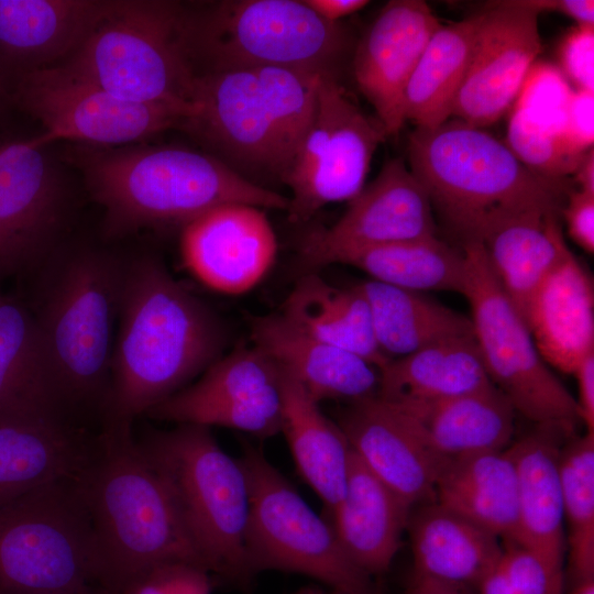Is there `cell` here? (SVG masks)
I'll return each instance as SVG.
<instances>
[{
	"label": "cell",
	"mask_w": 594,
	"mask_h": 594,
	"mask_svg": "<svg viewBox=\"0 0 594 594\" xmlns=\"http://www.w3.org/2000/svg\"><path fill=\"white\" fill-rule=\"evenodd\" d=\"M118 319L101 429L132 426L212 365L224 343L216 316L150 255L124 263Z\"/></svg>",
	"instance_id": "cell-1"
},
{
	"label": "cell",
	"mask_w": 594,
	"mask_h": 594,
	"mask_svg": "<svg viewBox=\"0 0 594 594\" xmlns=\"http://www.w3.org/2000/svg\"><path fill=\"white\" fill-rule=\"evenodd\" d=\"M67 162L105 210V229L186 226L227 204L287 210L289 198L253 183L215 155L177 145L101 147L76 144Z\"/></svg>",
	"instance_id": "cell-2"
},
{
	"label": "cell",
	"mask_w": 594,
	"mask_h": 594,
	"mask_svg": "<svg viewBox=\"0 0 594 594\" xmlns=\"http://www.w3.org/2000/svg\"><path fill=\"white\" fill-rule=\"evenodd\" d=\"M82 484L100 588L120 594L134 575L164 562H188L208 571L167 487L139 449L131 425L101 429Z\"/></svg>",
	"instance_id": "cell-3"
},
{
	"label": "cell",
	"mask_w": 594,
	"mask_h": 594,
	"mask_svg": "<svg viewBox=\"0 0 594 594\" xmlns=\"http://www.w3.org/2000/svg\"><path fill=\"white\" fill-rule=\"evenodd\" d=\"M319 77L276 67L198 73L180 129L243 177L282 182L311 123Z\"/></svg>",
	"instance_id": "cell-4"
},
{
	"label": "cell",
	"mask_w": 594,
	"mask_h": 594,
	"mask_svg": "<svg viewBox=\"0 0 594 594\" xmlns=\"http://www.w3.org/2000/svg\"><path fill=\"white\" fill-rule=\"evenodd\" d=\"M407 150L409 169L432 207L464 241L485 221L501 216L559 215L572 190L571 179L532 172L504 141L457 118L416 128Z\"/></svg>",
	"instance_id": "cell-5"
},
{
	"label": "cell",
	"mask_w": 594,
	"mask_h": 594,
	"mask_svg": "<svg viewBox=\"0 0 594 594\" xmlns=\"http://www.w3.org/2000/svg\"><path fill=\"white\" fill-rule=\"evenodd\" d=\"M57 270L34 315L52 389L73 424L82 428L76 417L92 411L101 427L124 263L101 250L80 249Z\"/></svg>",
	"instance_id": "cell-6"
},
{
	"label": "cell",
	"mask_w": 594,
	"mask_h": 594,
	"mask_svg": "<svg viewBox=\"0 0 594 594\" xmlns=\"http://www.w3.org/2000/svg\"><path fill=\"white\" fill-rule=\"evenodd\" d=\"M186 12L176 1L110 0L81 45L56 66L118 98L174 108L186 120L197 76Z\"/></svg>",
	"instance_id": "cell-7"
},
{
	"label": "cell",
	"mask_w": 594,
	"mask_h": 594,
	"mask_svg": "<svg viewBox=\"0 0 594 594\" xmlns=\"http://www.w3.org/2000/svg\"><path fill=\"white\" fill-rule=\"evenodd\" d=\"M186 43L196 73L276 67L333 75L352 47L350 31L302 0H224L186 12Z\"/></svg>",
	"instance_id": "cell-8"
},
{
	"label": "cell",
	"mask_w": 594,
	"mask_h": 594,
	"mask_svg": "<svg viewBox=\"0 0 594 594\" xmlns=\"http://www.w3.org/2000/svg\"><path fill=\"white\" fill-rule=\"evenodd\" d=\"M136 442L167 487L208 571L235 581L250 579L249 486L240 460L226 453L209 428L199 425L178 424Z\"/></svg>",
	"instance_id": "cell-9"
},
{
	"label": "cell",
	"mask_w": 594,
	"mask_h": 594,
	"mask_svg": "<svg viewBox=\"0 0 594 594\" xmlns=\"http://www.w3.org/2000/svg\"><path fill=\"white\" fill-rule=\"evenodd\" d=\"M82 471L0 506L1 594H69L98 586Z\"/></svg>",
	"instance_id": "cell-10"
},
{
	"label": "cell",
	"mask_w": 594,
	"mask_h": 594,
	"mask_svg": "<svg viewBox=\"0 0 594 594\" xmlns=\"http://www.w3.org/2000/svg\"><path fill=\"white\" fill-rule=\"evenodd\" d=\"M239 460L249 486L245 552L252 574L295 572L340 594H374L370 575L346 556L331 524L312 510L264 454L250 448Z\"/></svg>",
	"instance_id": "cell-11"
},
{
	"label": "cell",
	"mask_w": 594,
	"mask_h": 594,
	"mask_svg": "<svg viewBox=\"0 0 594 594\" xmlns=\"http://www.w3.org/2000/svg\"><path fill=\"white\" fill-rule=\"evenodd\" d=\"M462 295L471 308L474 340L492 384L515 413L539 424L576 426L575 397L540 355L528 324L498 283L482 244L463 242Z\"/></svg>",
	"instance_id": "cell-12"
},
{
	"label": "cell",
	"mask_w": 594,
	"mask_h": 594,
	"mask_svg": "<svg viewBox=\"0 0 594 594\" xmlns=\"http://www.w3.org/2000/svg\"><path fill=\"white\" fill-rule=\"evenodd\" d=\"M386 138L382 123L350 99L339 77L320 75L311 123L282 178L292 191L290 221L306 222L329 204L353 199Z\"/></svg>",
	"instance_id": "cell-13"
},
{
	"label": "cell",
	"mask_w": 594,
	"mask_h": 594,
	"mask_svg": "<svg viewBox=\"0 0 594 594\" xmlns=\"http://www.w3.org/2000/svg\"><path fill=\"white\" fill-rule=\"evenodd\" d=\"M11 106L43 127L47 144L116 147L135 144L173 128L185 116L170 107L145 105L116 97L61 66L26 74L7 87Z\"/></svg>",
	"instance_id": "cell-14"
},
{
	"label": "cell",
	"mask_w": 594,
	"mask_h": 594,
	"mask_svg": "<svg viewBox=\"0 0 594 594\" xmlns=\"http://www.w3.org/2000/svg\"><path fill=\"white\" fill-rule=\"evenodd\" d=\"M431 200L405 162L388 160L329 228L314 229L299 244L310 268L341 262L359 251L436 234Z\"/></svg>",
	"instance_id": "cell-15"
},
{
	"label": "cell",
	"mask_w": 594,
	"mask_h": 594,
	"mask_svg": "<svg viewBox=\"0 0 594 594\" xmlns=\"http://www.w3.org/2000/svg\"><path fill=\"white\" fill-rule=\"evenodd\" d=\"M148 414L177 424L274 436L280 431L283 417L280 367L255 345L240 348Z\"/></svg>",
	"instance_id": "cell-16"
},
{
	"label": "cell",
	"mask_w": 594,
	"mask_h": 594,
	"mask_svg": "<svg viewBox=\"0 0 594 594\" xmlns=\"http://www.w3.org/2000/svg\"><path fill=\"white\" fill-rule=\"evenodd\" d=\"M38 135L0 145V278L40 258L66 216L62 164Z\"/></svg>",
	"instance_id": "cell-17"
},
{
	"label": "cell",
	"mask_w": 594,
	"mask_h": 594,
	"mask_svg": "<svg viewBox=\"0 0 594 594\" xmlns=\"http://www.w3.org/2000/svg\"><path fill=\"white\" fill-rule=\"evenodd\" d=\"M482 13L452 116L479 128L498 121L513 107L541 52L539 13L526 0L493 2Z\"/></svg>",
	"instance_id": "cell-18"
},
{
	"label": "cell",
	"mask_w": 594,
	"mask_h": 594,
	"mask_svg": "<svg viewBox=\"0 0 594 594\" xmlns=\"http://www.w3.org/2000/svg\"><path fill=\"white\" fill-rule=\"evenodd\" d=\"M441 25L427 2L392 0L354 48L352 68L356 86L374 108L387 136L397 134L406 122L407 84Z\"/></svg>",
	"instance_id": "cell-19"
},
{
	"label": "cell",
	"mask_w": 594,
	"mask_h": 594,
	"mask_svg": "<svg viewBox=\"0 0 594 594\" xmlns=\"http://www.w3.org/2000/svg\"><path fill=\"white\" fill-rule=\"evenodd\" d=\"M180 248L185 264L200 282L217 292L239 295L267 274L277 241L261 208L227 204L184 226Z\"/></svg>",
	"instance_id": "cell-20"
},
{
	"label": "cell",
	"mask_w": 594,
	"mask_h": 594,
	"mask_svg": "<svg viewBox=\"0 0 594 594\" xmlns=\"http://www.w3.org/2000/svg\"><path fill=\"white\" fill-rule=\"evenodd\" d=\"M352 451L411 507L435 502L443 461L411 420L377 395L352 402L338 424Z\"/></svg>",
	"instance_id": "cell-21"
},
{
	"label": "cell",
	"mask_w": 594,
	"mask_h": 594,
	"mask_svg": "<svg viewBox=\"0 0 594 594\" xmlns=\"http://www.w3.org/2000/svg\"><path fill=\"white\" fill-rule=\"evenodd\" d=\"M109 1L0 0V79L6 90L18 78L68 58Z\"/></svg>",
	"instance_id": "cell-22"
},
{
	"label": "cell",
	"mask_w": 594,
	"mask_h": 594,
	"mask_svg": "<svg viewBox=\"0 0 594 594\" xmlns=\"http://www.w3.org/2000/svg\"><path fill=\"white\" fill-rule=\"evenodd\" d=\"M575 426L549 422L506 449L513 460L518 497V527L513 543L563 565L566 550L560 455Z\"/></svg>",
	"instance_id": "cell-23"
},
{
	"label": "cell",
	"mask_w": 594,
	"mask_h": 594,
	"mask_svg": "<svg viewBox=\"0 0 594 594\" xmlns=\"http://www.w3.org/2000/svg\"><path fill=\"white\" fill-rule=\"evenodd\" d=\"M253 345L290 374L318 403L377 395L380 371L363 358L322 341L284 315L254 318Z\"/></svg>",
	"instance_id": "cell-24"
},
{
	"label": "cell",
	"mask_w": 594,
	"mask_h": 594,
	"mask_svg": "<svg viewBox=\"0 0 594 594\" xmlns=\"http://www.w3.org/2000/svg\"><path fill=\"white\" fill-rule=\"evenodd\" d=\"M544 362L572 374L594 351V286L568 250L534 293L525 316Z\"/></svg>",
	"instance_id": "cell-25"
},
{
	"label": "cell",
	"mask_w": 594,
	"mask_h": 594,
	"mask_svg": "<svg viewBox=\"0 0 594 594\" xmlns=\"http://www.w3.org/2000/svg\"><path fill=\"white\" fill-rule=\"evenodd\" d=\"M99 435L58 416L0 424V506L54 479L81 472Z\"/></svg>",
	"instance_id": "cell-26"
},
{
	"label": "cell",
	"mask_w": 594,
	"mask_h": 594,
	"mask_svg": "<svg viewBox=\"0 0 594 594\" xmlns=\"http://www.w3.org/2000/svg\"><path fill=\"white\" fill-rule=\"evenodd\" d=\"M411 508L351 449L343 495L329 513L342 549L358 568L369 575L388 570Z\"/></svg>",
	"instance_id": "cell-27"
},
{
	"label": "cell",
	"mask_w": 594,
	"mask_h": 594,
	"mask_svg": "<svg viewBox=\"0 0 594 594\" xmlns=\"http://www.w3.org/2000/svg\"><path fill=\"white\" fill-rule=\"evenodd\" d=\"M407 529L414 574L465 588L498 563L499 538L436 502L410 512Z\"/></svg>",
	"instance_id": "cell-28"
},
{
	"label": "cell",
	"mask_w": 594,
	"mask_h": 594,
	"mask_svg": "<svg viewBox=\"0 0 594 594\" xmlns=\"http://www.w3.org/2000/svg\"><path fill=\"white\" fill-rule=\"evenodd\" d=\"M469 240L482 244L498 283L524 319L534 293L569 250L558 215L546 212L501 216L484 222Z\"/></svg>",
	"instance_id": "cell-29"
},
{
	"label": "cell",
	"mask_w": 594,
	"mask_h": 594,
	"mask_svg": "<svg viewBox=\"0 0 594 594\" xmlns=\"http://www.w3.org/2000/svg\"><path fill=\"white\" fill-rule=\"evenodd\" d=\"M394 406L411 420L430 449L443 461L502 451L512 442L516 413L493 384L441 402Z\"/></svg>",
	"instance_id": "cell-30"
},
{
	"label": "cell",
	"mask_w": 594,
	"mask_h": 594,
	"mask_svg": "<svg viewBox=\"0 0 594 594\" xmlns=\"http://www.w3.org/2000/svg\"><path fill=\"white\" fill-rule=\"evenodd\" d=\"M491 384L474 336H465L392 359L380 371L377 396L397 406L424 405Z\"/></svg>",
	"instance_id": "cell-31"
},
{
	"label": "cell",
	"mask_w": 594,
	"mask_h": 594,
	"mask_svg": "<svg viewBox=\"0 0 594 594\" xmlns=\"http://www.w3.org/2000/svg\"><path fill=\"white\" fill-rule=\"evenodd\" d=\"M435 502L513 543L518 527V497L507 449L448 460L436 481Z\"/></svg>",
	"instance_id": "cell-32"
},
{
	"label": "cell",
	"mask_w": 594,
	"mask_h": 594,
	"mask_svg": "<svg viewBox=\"0 0 594 594\" xmlns=\"http://www.w3.org/2000/svg\"><path fill=\"white\" fill-rule=\"evenodd\" d=\"M282 371L280 431L302 480L330 512L341 499L351 447L338 424L330 420L304 387Z\"/></svg>",
	"instance_id": "cell-33"
},
{
	"label": "cell",
	"mask_w": 594,
	"mask_h": 594,
	"mask_svg": "<svg viewBox=\"0 0 594 594\" xmlns=\"http://www.w3.org/2000/svg\"><path fill=\"white\" fill-rule=\"evenodd\" d=\"M46 416L70 421L56 403L34 315L4 298L0 304V424Z\"/></svg>",
	"instance_id": "cell-34"
},
{
	"label": "cell",
	"mask_w": 594,
	"mask_h": 594,
	"mask_svg": "<svg viewBox=\"0 0 594 594\" xmlns=\"http://www.w3.org/2000/svg\"><path fill=\"white\" fill-rule=\"evenodd\" d=\"M282 315L309 334L363 358L378 371L392 360L376 342L370 308L358 286L340 288L308 273L287 296Z\"/></svg>",
	"instance_id": "cell-35"
},
{
	"label": "cell",
	"mask_w": 594,
	"mask_h": 594,
	"mask_svg": "<svg viewBox=\"0 0 594 594\" xmlns=\"http://www.w3.org/2000/svg\"><path fill=\"white\" fill-rule=\"evenodd\" d=\"M356 286L369 305L376 342L391 359L443 340L473 336L469 317L422 293L372 279Z\"/></svg>",
	"instance_id": "cell-36"
},
{
	"label": "cell",
	"mask_w": 594,
	"mask_h": 594,
	"mask_svg": "<svg viewBox=\"0 0 594 594\" xmlns=\"http://www.w3.org/2000/svg\"><path fill=\"white\" fill-rule=\"evenodd\" d=\"M482 13L441 25L429 40L404 96L405 121L433 128L452 116L464 79Z\"/></svg>",
	"instance_id": "cell-37"
},
{
	"label": "cell",
	"mask_w": 594,
	"mask_h": 594,
	"mask_svg": "<svg viewBox=\"0 0 594 594\" xmlns=\"http://www.w3.org/2000/svg\"><path fill=\"white\" fill-rule=\"evenodd\" d=\"M341 264L365 272L372 280L418 293L462 294L464 288L463 251L437 235L365 249L346 256Z\"/></svg>",
	"instance_id": "cell-38"
},
{
	"label": "cell",
	"mask_w": 594,
	"mask_h": 594,
	"mask_svg": "<svg viewBox=\"0 0 594 594\" xmlns=\"http://www.w3.org/2000/svg\"><path fill=\"white\" fill-rule=\"evenodd\" d=\"M560 480L569 570L578 585L594 580V432L573 435L564 443Z\"/></svg>",
	"instance_id": "cell-39"
},
{
	"label": "cell",
	"mask_w": 594,
	"mask_h": 594,
	"mask_svg": "<svg viewBox=\"0 0 594 594\" xmlns=\"http://www.w3.org/2000/svg\"><path fill=\"white\" fill-rule=\"evenodd\" d=\"M510 109L504 142L515 156L532 172L549 178L573 175L585 153L572 151L559 131L542 125L516 107Z\"/></svg>",
	"instance_id": "cell-40"
},
{
	"label": "cell",
	"mask_w": 594,
	"mask_h": 594,
	"mask_svg": "<svg viewBox=\"0 0 594 594\" xmlns=\"http://www.w3.org/2000/svg\"><path fill=\"white\" fill-rule=\"evenodd\" d=\"M573 88L561 70L550 64L535 63L513 105L542 125L560 131Z\"/></svg>",
	"instance_id": "cell-41"
},
{
	"label": "cell",
	"mask_w": 594,
	"mask_h": 594,
	"mask_svg": "<svg viewBox=\"0 0 594 594\" xmlns=\"http://www.w3.org/2000/svg\"><path fill=\"white\" fill-rule=\"evenodd\" d=\"M501 564L515 594H563V565L531 550L506 543Z\"/></svg>",
	"instance_id": "cell-42"
},
{
	"label": "cell",
	"mask_w": 594,
	"mask_h": 594,
	"mask_svg": "<svg viewBox=\"0 0 594 594\" xmlns=\"http://www.w3.org/2000/svg\"><path fill=\"white\" fill-rule=\"evenodd\" d=\"M209 573L188 562H164L134 575L120 594H211Z\"/></svg>",
	"instance_id": "cell-43"
},
{
	"label": "cell",
	"mask_w": 594,
	"mask_h": 594,
	"mask_svg": "<svg viewBox=\"0 0 594 594\" xmlns=\"http://www.w3.org/2000/svg\"><path fill=\"white\" fill-rule=\"evenodd\" d=\"M559 61L573 89L594 91V26L572 28L560 43Z\"/></svg>",
	"instance_id": "cell-44"
},
{
	"label": "cell",
	"mask_w": 594,
	"mask_h": 594,
	"mask_svg": "<svg viewBox=\"0 0 594 594\" xmlns=\"http://www.w3.org/2000/svg\"><path fill=\"white\" fill-rule=\"evenodd\" d=\"M559 132L575 153L584 154L593 147L594 91L572 90Z\"/></svg>",
	"instance_id": "cell-45"
},
{
	"label": "cell",
	"mask_w": 594,
	"mask_h": 594,
	"mask_svg": "<svg viewBox=\"0 0 594 594\" xmlns=\"http://www.w3.org/2000/svg\"><path fill=\"white\" fill-rule=\"evenodd\" d=\"M570 238L587 254L594 253V195L572 189L561 209Z\"/></svg>",
	"instance_id": "cell-46"
},
{
	"label": "cell",
	"mask_w": 594,
	"mask_h": 594,
	"mask_svg": "<svg viewBox=\"0 0 594 594\" xmlns=\"http://www.w3.org/2000/svg\"><path fill=\"white\" fill-rule=\"evenodd\" d=\"M578 383L576 404L586 431L594 432V351L586 354L572 373Z\"/></svg>",
	"instance_id": "cell-47"
},
{
	"label": "cell",
	"mask_w": 594,
	"mask_h": 594,
	"mask_svg": "<svg viewBox=\"0 0 594 594\" xmlns=\"http://www.w3.org/2000/svg\"><path fill=\"white\" fill-rule=\"evenodd\" d=\"M539 14L554 12L576 22V25L594 26L593 0H526Z\"/></svg>",
	"instance_id": "cell-48"
},
{
	"label": "cell",
	"mask_w": 594,
	"mask_h": 594,
	"mask_svg": "<svg viewBox=\"0 0 594 594\" xmlns=\"http://www.w3.org/2000/svg\"><path fill=\"white\" fill-rule=\"evenodd\" d=\"M317 15L328 22H340V19L351 15L365 8L367 0H302Z\"/></svg>",
	"instance_id": "cell-49"
},
{
	"label": "cell",
	"mask_w": 594,
	"mask_h": 594,
	"mask_svg": "<svg viewBox=\"0 0 594 594\" xmlns=\"http://www.w3.org/2000/svg\"><path fill=\"white\" fill-rule=\"evenodd\" d=\"M479 594H515L509 580L498 563L480 581Z\"/></svg>",
	"instance_id": "cell-50"
},
{
	"label": "cell",
	"mask_w": 594,
	"mask_h": 594,
	"mask_svg": "<svg viewBox=\"0 0 594 594\" xmlns=\"http://www.w3.org/2000/svg\"><path fill=\"white\" fill-rule=\"evenodd\" d=\"M408 594H466L465 588L413 574Z\"/></svg>",
	"instance_id": "cell-51"
},
{
	"label": "cell",
	"mask_w": 594,
	"mask_h": 594,
	"mask_svg": "<svg viewBox=\"0 0 594 594\" xmlns=\"http://www.w3.org/2000/svg\"><path fill=\"white\" fill-rule=\"evenodd\" d=\"M573 182L579 185V190L594 195V151L590 148L583 155L574 174Z\"/></svg>",
	"instance_id": "cell-52"
},
{
	"label": "cell",
	"mask_w": 594,
	"mask_h": 594,
	"mask_svg": "<svg viewBox=\"0 0 594 594\" xmlns=\"http://www.w3.org/2000/svg\"><path fill=\"white\" fill-rule=\"evenodd\" d=\"M571 594H594V580L578 584Z\"/></svg>",
	"instance_id": "cell-53"
},
{
	"label": "cell",
	"mask_w": 594,
	"mask_h": 594,
	"mask_svg": "<svg viewBox=\"0 0 594 594\" xmlns=\"http://www.w3.org/2000/svg\"><path fill=\"white\" fill-rule=\"evenodd\" d=\"M12 107L9 100L7 90L0 79V116L9 108Z\"/></svg>",
	"instance_id": "cell-54"
},
{
	"label": "cell",
	"mask_w": 594,
	"mask_h": 594,
	"mask_svg": "<svg viewBox=\"0 0 594 594\" xmlns=\"http://www.w3.org/2000/svg\"><path fill=\"white\" fill-rule=\"evenodd\" d=\"M69 594H109V593L98 586H92V587L74 592V593H69Z\"/></svg>",
	"instance_id": "cell-55"
},
{
	"label": "cell",
	"mask_w": 594,
	"mask_h": 594,
	"mask_svg": "<svg viewBox=\"0 0 594 594\" xmlns=\"http://www.w3.org/2000/svg\"><path fill=\"white\" fill-rule=\"evenodd\" d=\"M295 594H320L314 590H309V588H306V590H302V591H299L298 593H295Z\"/></svg>",
	"instance_id": "cell-56"
},
{
	"label": "cell",
	"mask_w": 594,
	"mask_h": 594,
	"mask_svg": "<svg viewBox=\"0 0 594 594\" xmlns=\"http://www.w3.org/2000/svg\"><path fill=\"white\" fill-rule=\"evenodd\" d=\"M3 299H4V298H3L2 296H0V304L3 301Z\"/></svg>",
	"instance_id": "cell-57"
}]
</instances>
